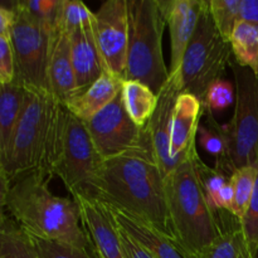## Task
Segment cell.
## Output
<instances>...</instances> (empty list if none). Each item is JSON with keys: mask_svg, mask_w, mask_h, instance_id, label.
Returning a JSON list of instances; mask_svg holds the SVG:
<instances>
[{"mask_svg": "<svg viewBox=\"0 0 258 258\" xmlns=\"http://www.w3.org/2000/svg\"><path fill=\"white\" fill-rule=\"evenodd\" d=\"M49 180V176L35 171L3 185L2 209L29 236L92 249L78 203L53 194Z\"/></svg>", "mask_w": 258, "mask_h": 258, "instance_id": "6da1fadb", "label": "cell"}, {"mask_svg": "<svg viewBox=\"0 0 258 258\" xmlns=\"http://www.w3.org/2000/svg\"><path fill=\"white\" fill-rule=\"evenodd\" d=\"M164 180L153 156L127 155L103 160L93 199L146 222L173 239Z\"/></svg>", "mask_w": 258, "mask_h": 258, "instance_id": "7a4b0ae2", "label": "cell"}, {"mask_svg": "<svg viewBox=\"0 0 258 258\" xmlns=\"http://www.w3.org/2000/svg\"><path fill=\"white\" fill-rule=\"evenodd\" d=\"M63 112L64 105L49 92L28 90L27 102L12 143L0 159V175L9 184L35 171L53 178Z\"/></svg>", "mask_w": 258, "mask_h": 258, "instance_id": "3957f363", "label": "cell"}, {"mask_svg": "<svg viewBox=\"0 0 258 258\" xmlns=\"http://www.w3.org/2000/svg\"><path fill=\"white\" fill-rule=\"evenodd\" d=\"M197 148L165 178V197L173 241L185 258L208 248L224 229L219 212L209 206L198 169Z\"/></svg>", "mask_w": 258, "mask_h": 258, "instance_id": "277c9868", "label": "cell"}, {"mask_svg": "<svg viewBox=\"0 0 258 258\" xmlns=\"http://www.w3.org/2000/svg\"><path fill=\"white\" fill-rule=\"evenodd\" d=\"M127 10L126 81H139L158 95L170 77L163 55L165 18L159 0H127Z\"/></svg>", "mask_w": 258, "mask_h": 258, "instance_id": "5b68a950", "label": "cell"}, {"mask_svg": "<svg viewBox=\"0 0 258 258\" xmlns=\"http://www.w3.org/2000/svg\"><path fill=\"white\" fill-rule=\"evenodd\" d=\"M232 54L231 43L227 42L217 29L207 0L196 33L178 70L183 92L197 96L204 103L208 88L222 80L227 67H231Z\"/></svg>", "mask_w": 258, "mask_h": 258, "instance_id": "8992f818", "label": "cell"}, {"mask_svg": "<svg viewBox=\"0 0 258 258\" xmlns=\"http://www.w3.org/2000/svg\"><path fill=\"white\" fill-rule=\"evenodd\" d=\"M103 164L85 122L64 107L53 176H58L73 198L93 199L98 171Z\"/></svg>", "mask_w": 258, "mask_h": 258, "instance_id": "52a82bcc", "label": "cell"}, {"mask_svg": "<svg viewBox=\"0 0 258 258\" xmlns=\"http://www.w3.org/2000/svg\"><path fill=\"white\" fill-rule=\"evenodd\" d=\"M236 87L234 115L226 125L228 153L214 168L231 176L237 169L258 165V77L232 60Z\"/></svg>", "mask_w": 258, "mask_h": 258, "instance_id": "ba28073f", "label": "cell"}, {"mask_svg": "<svg viewBox=\"0 0 258 258\" xmlns=\"http://www.w3.org/2000/svg\"><path fill=\"white\" fill-rule=\"evenodd\" d=\"M13 4L17 13L12 29L15 81L28 90L49 92L48 58L54 25L28 13L19 4V0H14Z\"/></svg>", "mask_w": 258, "mask_h": 258, "instance_id": "9c48e42d", "label": "cell"}, {"mask_svg": "<svg viewBox=\"0 0 258 258\" xmlns=\"http://www.w3.org/2000/svg\"><path fill=\"white\" fill-rule=\"evenodd\" d=\"M83 122L103 160L127 155L153 156L155 159L148 125L141 127L131 120L121 93L107 107Z\"/></svg>", "mask_w": 258, "mask_h": 258, "instance_id": "30bf717a", "label": "cell"}, {"mask_svg": "<svg viewBox=\"0 0 258 258\" xmlns=\"http://www.w3.org/2000/svg\"><path fill=\"white\" fill-rule=\"evenodd\" d=\"M92 30L105 70L126 81L127 0H107L93 13Z\"/></svg>", "mask_w": 258, "mask_h": 258, "instance_id": "8fae6325", "label": "cell"}, {"mask_svg": "<svg viewBox=\"0 0 258 258\" xmlns=\"http://www.w3.org/2000/svg\"><path fill=\"white\" fill-rule=\"evenodd\" d=\"M183 92L180 72L170 73L168 82L158 93V106L148 123L149 136L154 156L163 171L164 179L181 163H176L170 156V133L174 107L179 95Z\"/></svg>", "mask_w": 258, "mask_h": 258, "instance_id": "7c38bea8", "label": "cell"}, {"mask_svg": "<svg viewBox=\"0 0 258 258\" xmlns=\"http://www.w3.org/2000/svg\"><path fill=\"white\" fill-rule=\"evenodd\" d=\"M73 199L80 206L83 228L96 258H128L110 208L96 199Z\"/></svg>", "mask_w": 258, "mask_h": 258, "instance_id": "4fadbf2b", "label": "cell"}, {"mask_svg": "<svg viewBox=\"0 0 258 258\" xmlns=\"http://www.w3.org/2000/svg\"><path fill=\"white\" fill-rule=\"evenodd\" d=\"M206 2L207 0H159L170 32V73L176 72L180 68Z\"/></svg>", "mask_w": 258, "mask_h": 258, "instance_id": "5bb4252c", "label": "cell"}, {"mask_svg": "<svg viewBox=\"0 0 258 258\" xmlns=\"http://www.w3.org/2000/svg\"><path fill=\"white\" fill-rule=\"evenodd\" d=\"M48 87L50 95L66 105L78 93L71 57L70 34L59 25L53 27L48 58Z\"/></svg>", "mask_w": 258, "mask_h": 258, "instance_id": "9a60e30c", "label": "cell"}, {"mask_svg": "<svg viewBox=\"0 0 258 258\" xmlns=\"http://www.w3.org/2000/svg\"><path fill=\"white\" fill-rule=\"evenodd\" d=\"M204 113V103L197 96L189 92L179 95L170 133V156L176 163L183 161L197 148V131Z\"/></svg>", "mask_w": 258, "mask_h": 258, "instance_id": "2e32d148", "label": "cell"}, {"mask_svg": "<svg viewBox=\"0 0 258 258\" xmlns=\"http://www.w3.org/2000/svg\"><path fill=\"white\" fill-rule=\"evenodd\" d=\"M70 43L77 90L81 92L96 82L106 70L93 37L92 24L73 30Z\"/></svg>", "mask_w": 258, "mask_h": 258, "instance_id": "e0dca14e", "label": "cell"}, {"mask_svg": "<svg viewBox=\"0 0 258 258\" xmlns=\"http://www.w3.org/2000/svg\"><path fill=\"white\" fill-rule=\"evenodd\" d=\"M123 82L125 80L105 71L102 76L90 87L71 98L64 107L80 120H90L103 108L107 107L120 95Z\"/></svg>", "mask_w": 258, "mask_h": 258, "instance_id": "ac0fdd59", "label": "cell"}, {"mask_svg": "<svg viewBox=\"0 0 258 258\" xmlns=\"http://www.w3.org/2000/svg\"><path fill=\"white\" fill-rule=\"evenodd\" d=\"M118 227L130 234L154 258H185L175 242L164 236L146 222L108 207Z\"/></svg>", "mask_w": 258, "mask_h": 258, "instance_id": "d6986e66", "label": "cell"}, {"mask_svg": "<svg viewBox=\"0 0 258 258\" xmlns=\"http://www.w3.org/2000/svg\"><path fill=\"white\" fill-rule=\"evenodd\" d=\"M28 90L17 81L0 87V159L7 154L22 117Z\"/></svg>", "mask_w": 258, "mask_h": 258, "instance_id": "ffe728a7", "label": "cell"}, {"mask_svg": "<svg viewBox=\"0 0 258 258\" xmlns=\"http://www.w3.org/2000/svg\"><path fill=\"white\" fill-rule=\"evenodd\" d=\"M126 112L136 125L145 127L158 106V95L139 81H125L121 90Z\"/></svg>", "mask_w": 258, "mask_h": 258, "instance_id": "44dd1931", "label": "cell"}, {"mask_svg": "<svg viewBox=\"0 0 258 258\" xmlns=\"http://www.w3.org/2000/svg\"><path fill=\"white\" fill-rule=\"evenodd\" d=\"M193 258H254L246 241L241 222L224 223L221 236L202 253Z\"/></svg>", "mask_w": 258, "mask_h": 258, "instance_id": "7402d4cb", "label": "cell"}, {"mask_svg": "<svg viewBox=\"0 0 258 258\" xmlns=\"http://www.w3.org/2000/svg\"><path fill=\"white\" fill-rule=\"evenodd\" d=\"M0 258H39L29 234L4 211L0 228Z\"/></svg>", "mask_w": 258, "mask_h": 258, "instance_id": "603a6c76", "label": "cell"}, {"mask_svg": "<svg viewBox=\"0 0 258 258\" xmlns=\"http://www.w3.org/2000/svg\"><path fill=\"white\" fill-rule=\"evenodd\" d=\"M234 62L258 77V25L239 20L231 38Z\"/></svg>", "mask_w": 258, "mask_h": 258, "instance_id": "cb8c5ba5", "label": "cell"}, {"mask_svg": "<svg viewBox=\"0 0 258 258\" xmlns=\"http://www.w3.org/2000/svg\"><path fill=\"white\" fill-rule=\"evenodd\" d=\"M206 123H201L197 131V141L206 153L216 158V163L223 161L228 153V134L226 125L217 122L213 113L207 111Z\"/></svg>", "mask_w": 258, "mask_h": 258, "instance_id": "d4e9b609", "label": "cell"}, {"mask_svg": "<svg viewBox=\"0 0 258 258\" xmlns=\"http://www.w3.org/2000/svg\"><path fill=\"white\" fill-rule=\"evenodd\" d=\"M257 173L258 166H244V168L237 169L229 176V181H231L234 191V203L232 214L239 222L246 214L249 203H251L254 186H256Z\"/></svg>", "mask_w": 258, "mask_h": 258, "instance_id": "484cf974", "label": "cell"}, {"mask_svg": "<svg viewBox=\"0 0 258 258\" xmlns=\"http://www.w3.org/2000/svg\"><path fill=\"white\" fill-rule=\"evenodd\" d=\"M209 12L222 37L231 43L237 23L241 20V0H208Z\"/></svg>", "mask_w": 258, "mask_h": 258, "instance_id": "4316f807", "label": "cell"}, {"mask_svg": "<svg viewBox=\"0 0 258 258\" xmlns=\"http://www.w3.org/2000/svg\"><path fill=\"white\" fill-rule=\"evenodd\" d=\"M93 13L80 0H62L55 24L68 34L85 25L92 24Z\"/></svg>", "mask_w": 258, "mask_h": 258, "instance_id": "83f0119b", "label": "cell"}, {"mask_svg": "<svg viewBox=\"0 0 258 258\" xmlns=\"http://www.w3.org/2000/svg\"><path fill=\"white\" fill-rule=\"evenodd\" d=\"M39 258H96L92 249L80 248L62 242L48 241L30 236Z\"/></svg>", "mask_w": 258, "mask_h": 258, "instance_id": "f1b7e54d", "label": "cell"}, {"mask_svg": "<svg viewBox=\"0 0 258 258\" xmlns=\"http://www.w3.org/2000/svg\"><path fill=\"white\" fill-rule=\"evenodd\" d=\"M197 169H198L199 179H201L207 201H208L209 206L213 209L217 197L219 196L222 189L229 183V176L222 173L218 169L211 168V166L207 165L199 155L197 158Z\"/></svg>", "mask_w": 258, "mask_h": 258, "instance_id": "f546056e", "label": "cell"}, {"mask_svg": "<svg viewBox=\"0 0 258 258\" xmlns=\"http://www.w3.org/2000/svg\"><path fill=\"white\" fill-rule=\"evenodd\" d=\"M236 103V87L229 81L219 80L207 91L204 98V108L211 112L223 111Z\"/></svg>", "mask_w": 258, "mask_h": 258, "instance_id": "4dcf8cb0", "label": "cell"}, {"mask_svg": "<svg viewBox=\"0 0 258 258\" xmlns=\"http://www.w3.org/2000/svg\"><path fill=\"white\" fill-rule=\"evenodd\" d=\"M241 228L252 253L253 256H256L258 251V173L251 203H249L246 214L241 219Z\"/></svg>", "mask_w": 258, "mask_h": 258, "instance_id": "1f68e13d", "label": "cell"}, {"mask_svg": "<svg viewBox=\"0 0 258 258\" xmlns=\"http://www.w3.org/2000/svg\"><path fill=\"white\" fill-rule=\"evenodd\" d=\"M60 3L62 0H19V4L28 13L52 25L57 23Z\"/></svg>", "mask_w": 258, "mask_h": 258, "instance_id": "d6a6232c", "label": "cell"}, {"mask_svg": "<svg viewBox=\"0 0 258 258\" xmlns=\"http://www.w3.org/2000/svg\"><path fill=\"white\" fill-rule=\"evenodd\" d=\"M15 81V57L12 38L0 35V85Z\"/></svg>", "mask_w": 258, "mask_h": 258, "instance_id": "836d02e7", "label": "cell"}, {"mask_svg": "<svg viewBox=\"0 0 258 258\" xmlns=\"http://www.w3.org/2000/svg\"><path fill=\"white\" fill-rule=\"evenodd\" d=\"M118 231H120L121 241H122V244L123 247H125V251L126 253H127L128 258H154L143 246H140L130 234L126 233L121 227H118Z\"/></svg>", "mask_w": 258, "mask_h": 258, "instance_id": "e575fe53", "label": "cell"}, {"mask_svg": "<svg viewBox=\"0 0 258 258\" xmlns=\"http://www.w3.org/2000/svg\"><path fill=\"white\" fill-rule=\"evenodd\" d=\"M15 17H17V13H15L13 2L9 4H3L0 7V35L2 37L12 38V29Z\"/></svg>", "mask_w": 258, "mask_h": 258, "instance_id": "d590c367", "label": "cell"}, {"mask_svg": "<svg viewBox=\"0 0 258 258\" xmlns=\"http://www.w3.org/2000/svg\"><path fill=\"white\" fill-rule=\"evenodd\" d=\"M241 20L258 25V0H241Z\"/></svg>", "mask_w": 258, "mask_h": 258, "instance_id": "8d00e7d4", "label": "cell"}, {"mask_svg": "<svg viewBox=\"0 0 258 258\" xmlns=\"http://www.w3.org/2000/svg\"><path fill=\"white\" fill-rule=\"evenodd\" d=\"M254 258H258V251H257V253H256V256H254Z\"/></svg>", "mask_w": 258, "mask_h": 258, "instance_id": "74e56055", "label": "cell"}]
</instances>
